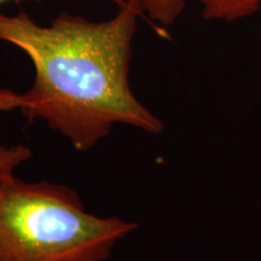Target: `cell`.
Here are the masks:
<instances>
[{"label": "cell", "mask_w": 261, "mask_h": 261, "mask_svg": "<svg viewBox=\"0 0 261 261\" xmlns=\"http://www.w3.org/2000/svg\"><path fill=\"white\" fill-rule=\"evenodd\" d=\"M139 15L126 2L103 22L61 12L40 25L24 12L0 14V40L21 48L34 65V84L22 94V114L46 122L77 151L93 148L116 123L161 132L162 122L129 85Z\"/></svg>", "instance_id": "cell-1"}, {"label": "cell", "mask_w": 261, "mask_h": 261, "mask_svg": "<svg viewBox=\"0 0 261 261\" xmlns=\"http://www.w3.org/2000/svg\"><path fill=\"white\" fill-rule=\"evenodd\" d=\"M6 2H10V0H0V4H3V3H6ZM112 2L115 3V4H117V6H120L121 4H123V0H112Z\"/></svg>", "instance_id": "cell-6"}, {"label": "cell", "mask_w": 261, "mask_h": 261, "mask_svg": "<svg viewBox=\"0 0 261 261\" xmlns=\"http://www.w3.org/2000/svg\"><path fill=\"white\" fill-rule=\"evenodd\" d=\"M23 104L22 94L14 91L0 89V112L21 108ZM31 158V150L27 146L0 145V180L14 174L15 169Z\"/></svg>", "instance_id": "cell-4"}, {"label": "cell", "mask_w": 261, "mask_h": 261, "mask_svg": "<svg viewBox=\"0 0 261 261\" xmlns=\"http://www.w3.org/2000/svg\"><path fill=\"white\" fill-rule=\"evenodd\" d=\"M161 25H172L185 9V0H123Z\"/></svg>", "instance_id": "cell-5"}, {"label": "cell", "mask_w": 261, "mask_h": 261, "mask_svg": "<svg viewBox=\"0 0 261 261\" xmlns=\"http://www.w3.org/2000/svg\"><path fill=\"white\" fill-rule=\"evenodd\" d=\"M136 226L89 213L65 185L0 180V261H106Z\"/></svg>", "instance_id": "cell-2"}, {"label": "cell", "mask_w": 261, "mask_h": 261, "mask_svg": "<svg viewBox=\"0 0 261 261\" xmlns=\"http://www.w3.org/2000/svg\"><path fill=\"white\" fill-rule=\"evenodd\" d=\"M207 21L231 22L252 17L261 10V0H196Z\"/></svg>", "instance_id": "cell-3"}]
</instances>
